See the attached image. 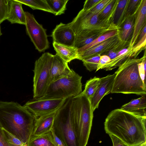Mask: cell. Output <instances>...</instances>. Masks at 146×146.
I'll list each match as a JSON object with an SVG mask.
<instances>
[{"mask_svg":"<svg viewBox=\"0 0 146 146\" xmlns=\"http://www.w3.org/2000/svg\"><path fill=\"white\" fill-rule=\"evenodd\" d=\"M102 0H87L84 2L83 11H89L93 8Z\"/></svg>","mask_w":146,"mask_h":146,"instance_id":"obj_37","label":"cell"},{"mask_svg":"<svg viewBox=\"0 0 146 146\" xmlns=\"http://www.w3.org/2000/svg\"><path fill=\"white\" fill-rule=\"evenodd\" d=\"M47 2L55 15L64 13L68 0H48Z\"/></svg>","mask_w":146,"mask_h":146,"instance_id":"obj_26","label":"cell"},{"mask_svg":"<svg viewBox=\"0 0 146 146\" xmlns=\"http://www.w3.org/2000/svg\"><path fill=\"white\" fill-rule=\"evenodd\" d=\"M146 118L119 109L111 111L104 123L106 133L117 137L129 146L146 144Z\"/></svg>","mask_w":146,"mask_h":146,"instance_id":"obj_1","label":"cell"},{"mask_svg":"<svg viewBox=\"0 0 146 146\" xmlns=\"http://www.w3.org/2000/svg\"><path fill=\"white\" fill-rule=\"evenodd\" d=\"M145 35H146V25L143 27L139 33L138 38V40Z\"/></svg>","mask_w":146,"mask_h":146,"instance_id":"obj_42","label":"cell"},{"mask_svg":"<svg viewBox=\"0 0 146 146\" xmlns=\"http://www.w3.org/2000/svg\"><path fill=\"white\" fill-rule=\"evenodd\" d=\"M116 73L100 78L94 95L90 100L93 111L97 108L104 97L111 93Z\"/></svg>","mask_w":146,"mask_h":146,"instance_id":"obj_12","label":"cell"},{"mask_svg":"<svg viewBox=\"0 0 146 146\" xmlns=\"http://www.w3.org/2000/svg\"><path fill=\"white\" fill-rule=\"evenodd\" d=\"M111 60L110 58L108 56L105 55H101L96 72L102 69L103 66L109 62Z\"/></svg>","mask_w":146,"mask_h":146,"instance_id":"obj_38","label":"cell"},{"mask_svg":"<svg viewBox=\"0 0 146 146\" xmlns=\"http://www.w3.org/2000/svg\"><path fill=\"white\" fill-rule=\"evenodd\" d=\"M111 1V0H102L92 9L90 11H86L92 15L98 13L104 9Z\"/></svg>","mask_w":146,"mask_h":146,"instance_id":"obj_35","label":"cell"},{"mask_svg":"<svg viewBox=\"0 0 146 146\" xmlns=\"http://www.w3.org/2000/svg\"><path fill=\"white\" fill-rule=\"evenodd\" d=\"M101 55L99 54L85 58L82 60L86 69L91 71L96 70Z\"/></svg>","mask_w":146,"mask_h":146,"instance_id":"obj_30","label":"cell"},{"mask_svg":"<svg viewBox=\"0 0 146 146\" xmlns=\"http://www.w3.org/2000/svg\"><path fill=\"white\" fill-rule=\"evenodd\" d=\"M4 136L9 146H25L18 139L2 128Z\"/></svg>","mask_w":146,"mask_h":146,"instance_id":"obj_34","label":"cell"},{"mask_svg":"<svg viewBox=\"0 0 146 146\" xmlns=\"http://www.w3.org/2000/svg\"><path fill=\"white\" fill-rule=\"evenodd\" d=\"M102 11L92 15L82 9L72 21L68 24L75 35L84 31L106 29L114 24L112 19L104 20L100 19L99 15Z\"/></svg>","mask_w":146,"mask_h":146,"instance_id":"obj_8","label":"cell"},{"mask_svg":"<svg viewBox=\"0 0 146 146\" xmlns=\"http://www.w3.org/2000/svg\"><path fill=\"white\" fill-rule=\"evenodd\" d=\"M54 55L45 52L35 63L33 70V97L39 99L45 94L48 87V81Z\"/></svg>","mask_w":146,"mask_h":146,"instance_id":"obj_7","label":"cell"},{"mask_svg":"<svg viewBox=\"0 0 146 146\" xmlns=\"http://www.w3.org/2000/svg\"><path fill=\"white\" fill-rule=\"evenodd\" d=\"M2 35V33L1 32V29H0V36Z\"/></svg>","mask_w":146,"mask_h":146,"instance_id":"obj_43","label":"cell"},{"mask_svg":"<svg viewBox=\"0 0 146 146\" xmlns=\"http://www.w3.org/2000/svg\"><path fill=\"white\" fill-rule=\"evenodd\" d=\"M143 56L139 59L129 58L119 67L111 93L135 94L146 95V84L141 76L139 63L146 56V49Z\"/></svg>","mask_w":146,"mask_h":146,"instance_id":"obj_3","label":"cell"},{"mask_svg":"<svg viewBox=\"0 0 146 146\" xmlns=\"http://www.w3.org/2000/svg\"><path fill=\"white\" fill-rule=\"evenodd\" d=\"M73 97L67 98L56 112L52 128L66 146H79L74 125Z\"/></svg>","mask_w":146,"mask_h":146,"instance_id":"obj_5","label":"cell"},{"mask_svg":"<svg viewBox=\"0 0 146 146\" xmlns=\"http://www.w3.org/2000/svg\"><path fill=\"white\" fill-rule=\"evenodd\" d=\"M10 0H0V24L7 20L9 14Z\"/></svg>","mask_w":146,"mask_h":146,"instance_id":"obj_31","label":"cell"},{"mask_svg":"<svg viewBox=\"0 0 146 146\" xmlns=\"http://www.w3.org/2000/svg\"><path fill=\"white\" fill-rule=\"evenodd\" d=\"M36 118L17 102L0 101V125L25 146L32 137Z\"/></svg>","mask_w":146,"mask_h":146,"instance_id":"obj_2","label":"cell"},{"mask_svg":"<svg viewBox=\"0 0 146 146\" xmlns=\"http://www.w3.org/2000/svg\"><path fill=\"white\" fill-rule=\"evenodd\" d=\"M74 125L79 146H86L89 138L93 117V111L89 100L80 94L73 97Z\"/></svg>","mask_w":146,"mask_h":146,"instance_id":"obj_4","label":"cell"},{"mask_svg":"<svg viewBox=\"0 0 146 146\" xmlns=\"http://www.w3.org/2000/svg\"><path fill=\"white\" fill-rule=\"evenodd\" d=\"M50 132L56 146H66L63 141L56 135L52 128Z\"/></svg>","mask_w":146,"mask_h":146,"instance_id":"obj_40","label":"cell"},{"mask_svg":"<svg viewBox=\"0 0 146 146\" xmlns=\"http://www.w3.org/2000/svg\"><path fill=\"white\" fill-rule=\"evenodd\" d=\"M131 50L132 48L129 46L123 49L118 52L115 58L103 66L102 69L107 71L119 67L128 58H131Z\"/></svg>","mask_w":146,"mask_h":146,"instance_id":"obj_22","label":"cell"},{"mask_svg":"<svg viewBox=\"0 0 146 146\" xmlns=\"http://www.w3.org/2000/svg\"><path fill=\"white\" fill-rule=\"evenodd\" d=\"M53 46L56 53L64 61L68 63L78 58V50L74 47L53 42Z\"/></svg>","mask_w":146,"mask_h":146,"instance_id":"obj_21","label":"cell"},{"mask_svg":"<svg viewBox=\"0 0 146 146\" xmlns=\"http://www.w3.org/2000/svg\"><path fill=\"white\" fill-rule=\"evenodd\" d=\"M119 29L111 31L101 35L90 44L78 50V53L87 50L93 46L103 41L108 38L117 35L119 33Z\"/></svg>","mask_w":146,"mask_h":146,"instance_id":"obj_28","label":"cell"},{"mask_svg":"<svg viewBox=\"0 0 146 146\" xmlns=\"http://www.w3.org/2000/svg\"><path fill=\"white\" fill-rule=\"evenodd\" d=\"M82 76L72 69L67 75L50 83L41 99H66L82 92Z\"/></svg>","mask_w":146,"mask_h":146,"instance_id":"obj_6","label":"cell"},{"mask_svg":"<svg viewBox=\"0 0 146 146\" xmlns=\"http://www.w3.org/2000/svg\"><path fill=\"white\" fill-rule=\"evenodd\" d=\"M53 42L74 47L76 35L68 24L61 23L57 25L52 35Z\"/></svg>","mask_w":146,"mask_h":146,"instance_id":"obj_13","label":"cell"},{"mask_svg":"<svg viewBox=\"0 0 146 146\" xmlns=\"http://www.w3.org/2000/svg\"><path fill=\"white\" fill-rule=\"evenodd\" d=\"M0 29H1V28H0Z\"/></svg>","mask_w":146,"mask_h":146,"instance_id":"obj_45","label":"cell"},{"mask_svg":"<svg viewBox=\"0 0 146 146\" xmlns=\"http://www.w3.org/2000/svg\"><path fill=\"white\" fill-rule=\"evenodd\" d=\"M139 146H146V145H141Z\"/></svg>","mask_w":146,"mask_h":146,"instance_id":"obj_44","label":"cell"},{"mask_svg":"<svg viewBox=\"0 0 146 146\" xmlns=\"http://www.w3.org/2000/svg\"><path fill=\"white\" fill-rule=\"evenodd\" d=\"M146 35L138 40L132 47L131 54V58H135L142 50L146 49Z\"/></svg>","mask_w":146,"mask_h":146,"instance_id":"obj_32","label":"cell"},{"mask_svg":"<svg viewBox=\"0 0 146 146\" xmlns=\"http://www.w3.org/2000/svg\"><path fill=\"white\" fill-rule=\"evenodd\" d=\"M10 9L7 19L11 24L17 23L25 25V12L22 8V4L17 0H10Z\"/></svg>","mask_w":146,"mask_h":146,"instance_id":"obj_19","label":"cell"},{"mask_svg":"<svg viewBox=\"0 0 146 146\" xmlns=\"http://www.w3.org/2000/svg\"><path fill=\"white\" fill-rule=\"evenodd\" d=\"M109 135L112 140L113 146H129L115 136L112 135Z\"/></svg>","mask_w":146,"mask_h":146,"instance_id":"obj_39","label":"cell"},{"mask_svg":"<svg viewBox=\"0 0 146 146\" xmlns=\"http://www.w3.org/2000/svg\"><path fill=\"white\" fill-rule=\"evenodd\" d=\"M22 4L28 6L33 10L38 9L54 13L48 5L46 0H17Z\"/></svg>","mask_w":146,"mask_h":146,"instance_id":"obj_25","label":"cell"},{"mask_svg":"<svg viewBox=\"0 0 146 146\" xmlns=\"http://www.w3.org/2000/svg\"><path fill=\"white\" fill-rule=\"evenodd\" d=\"M99 79V78L95 77L87 81L84 90L80 94L86 96L90 100L95 93Z\"/></svg>","mask_w":146,"mask_h":146,"instance_id":"obj_29","label":"cell"},{"mask_svg":"<svg viewBox=\"0 0 146 146\" xmlns=\"http://www.w3.org/2000/svg\"><path fill=\"white\" fill-rule=\"evenodd\" d=\"M121 41L119 33L98 43L89 49L78 53V59L82 60L99 54H104L109 51Z\"/></svg>","mask_w":146,"mask_h":146,"instance_id":"obj_11","label":"cell"},{"mask_svg":"<svg viewBox=\"0 0 146 146\" xmlns=\"http://www.w3.org/2000/svg\"><path fill=\"white\" fill-rule=\"evenodd\" d=\"M141 1V0H129L127 8L126 17L134 12Z\"/></svg>","mask_w":146,"mask_h":146,"instance_id":"obj_36","label":"cell"},{"mask_svg":"<svg viewBox=\"0 0 146 146\" xmlns=\"http://www.w3.org/2000/svg\"><path fill=\"white\" fill-rule=\"evenodd\" d=\"M56 111L36 118L31 139L50 131Z\"/></svg>","mask_w":146,"mask_h":146,"instance_id":"obj_17","label":"cell"},{"mask_svg":"<svg viewBox=\"0 0 146 146\" xmlns=\"http://www.w3.org/2000/svg\"><path fill=\"white\" fill-rule=\"evenodd\" d=\"M118 1V0H111L100 13V19L101 20L108 19H113Z\"/></svg>","mask_w":146,"mask_h":146,"instance_id":"obj_27","label":"cell"},{"mask_svg":"<svg viewBox=\"0 0 146 146\" xmlns=\"http://www.w3.org/2000/svg\"><path fill=\"white\" fill-rule=\"evenodd\" d=\"M67 99H34L27 102L24 106L38 117L56 111Z\"/></svg>","mask_w":146,"mask_h":146,"instance_id":"obj_10","label":"cell"},{"mask_svg":"<svg viewBox=\"0 0 146 146\" xmlns=\"http://www.w3.org/2000/svg\"><path fill=\"white\" fill-rule=\"evenodd\" d=\"M120 109L135 116L146 118V95L132 100L123 105Z\"/></svg>","mask_w":146,"mask_h":146,"instance_id":"obj_18","label":"cell"},{"mask_svg":"<svg viewBox=\"0 0 146 146\" xmlns=\"http://www.w3.org/2000/svg\"><path fill=\"white\" fill-rule=\"evenodd\" d=\"M120 28L114 24L106 29L82 32L76 35L74 47L78 50L90 44L105 33Z\"/></svg>","mask_w":146,"mask_h":146,"instance_id":"obj_14","label":"cell"},{"mask_svg":"<svg viewBox=\"0 0 146 146\" xmlns=\"http://www.w3.org/2000/svg\"><path fill=\"white\" fill-rule=\"evenodd\" d=\"M135 13L134 30L129 46L131 48L137 42L140 32L146 25V0H141Z\"/></svg>","mask_w":146,"mask_h":146,"instance_id":"obj_15","label":"cell"},{"mask_svg":"<svg viewBox=\"0 0 146 146\" xmlns=\"http://www.w3.org/2000/svg\"><path fill=\"white\" fill-rule=\"evenodd\" d=\"M129 0H118L112 22L117 27L120 26L126 17L127 8Z\"/></svg>","mask_w":146,"mask_h":146,"instance_id":"obj_23","label":"cell"},{"mask_svg":"<svg viewBox=\"0 0 146 146\" xmlns=\"http://www.w3.org/2000/svg\"><path fill=\"white\" fill-rule=\"evenodd\" d=\"M135 11L127 16L120 27L119 35L123 41H130L133 32L135 18Z\"/></svg>","mask_w":146,"mask_h":146,"instance_id":"obj_20","label":"cell"},{"mask_svg":"<svg viewBox=\"0 0 146 146\" xmlns=\"http://www.w3.org/2000/svg\"><path fill=\"white\" fill-rule=\"evenodd\" d=\"M0 146H9L4 136L2 127L0 125Z\"/></svg>","mask_w":146,"mask_h":146,"instance_id":"obj_41","label":"cell"},{"mask_svg":"<svg viewBox=\"0 0 146 146\" xmlns=\"http://www.w3.org/2000/svg\"><path fill=\"white\" fill-rule=\"evenodd\" d=\"M26 31L36 49L40 52L44 51L49 47L46 30L39 24L33 15L25 12Z\"/></svg>","mask_w":146,"mask_h":146,"instance_id":"obj_9","label":"cell"},{"mask_svg":"<svg viewBox=\"0 0 146 146\" xmlns=\"http://www.w3.org/2000/svg\"><path fill=\"white\" fill-rule=\"evenodd\" d=\"M130 41L124 42L121 41L117 45L109 51L103 55L108 56L111 60L115 58L118 52L123 49L128 47Z\"/></svg>","mask_w":146,"mask_h":146,"instance_id":"obj_33","label":"cell"},{"mask_svg":"<svg viewBox=\"0 0 146 146\" xmlns=\"http://www.w3.org/2000/svg\"><path fill=\"white\" fill-rule=\"evenodd\" d=\"M68 63L57 54L54 55L48 81V86L51 83L67 75L71 71Z\"/></svg>","mask_w":146,"mask_h":146,"instance_id":"obj_16","label":"cell"},{"mask_svg":"<svg viewBox=\"0 0 146 146\" xmlns=\"http://www.w3.org/2000/svg\"><path fill=\"white\" fill-rule=\"evenodd\" d=\"M27 146H56L50 131L32 138Z\"/></svg>","mask_w":146,"mask_h":146,"instance_id":"obj_24","label":"cell"}]
</instances>
